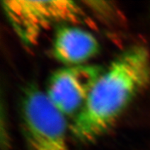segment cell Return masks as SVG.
<instances>
[{
	"label": "cell",
	"instance_id": "3",
	"mask_svg": "<svg viewBox=\"0 0 150 150\" xmlns=\"http://www.w3.org/2000/svg\"><path fill=\"white\" fill-rule=\"evenodd\" d=\"M3 8L18 36L25 44L33 45L47 28L57 23H84L85 11L77 2L3 1Z\"/></svg>",
	"mask_w": 150,
	"mask_h": 150
},
{
	"label": "cell",
	"instance_id": "4",
	"mask_svg": "<svg viewBox=\"0 0 150 150\" xmlns=\"http://www.w3.org/2000/svg\"><path fill=\"white\" fill-rule=\"evenodd\" d=\"M103 71L98 65L65 66L49 76L45 93L65 117H75Z\"/></svg>",
	"mask_w": 150,
	"mask_h": 150
},
{
	"label": "cell",
	"instance_id": "5",
	"mask_svg": "<svg viewBox=\"0 0 150 150\" xmlns=\"http://www.w3.org/2000/svg\"><path fill=\"white\" fill-rule=\"evenodd\" d=\"M100 45L94 35L73 24L56 29L52 43V54L65 66L85 64L99 53Z\"/></svg>",
	"mask_w": 150,
	"mask_h": 150
},
{
	"label": "cell",
	"instance_id": "1",
	"mask_svg": "<svg viewBox=\"0 0 150 150\" xmlns=\"http://www.w3.org/2000/svg\"><path fill=\"white\" fill-rule=\"evenodd\" d=\"M150 80V54L141 45L131 47L103 72L70 131L82 143L101 137L121 116Z\"/></svg>",
	"mask_w": 150,
	"mask_h": 150
},
{
	"label": "cell",
	"instance_id": "2",
	"mask_svg": "<svg viewBox=\"0 0 150 150\" xmlns=\"http://www.w3.org/2000/svg\"><path fill=\"white\" fill-rule=\"evenodd\" d=\"M20 117L28 150H69L66 117L35 84L23 92Z\"/></svg>",
	"mask_w": 150,
	"mask_h": 150
}]
</instances>
